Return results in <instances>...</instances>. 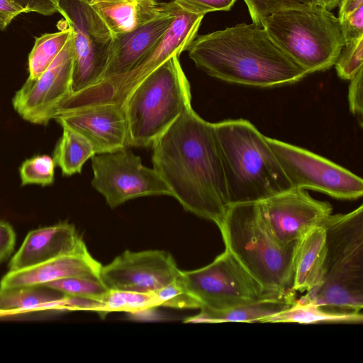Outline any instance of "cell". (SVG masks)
<instances>
[{
	"mask_svg": "<svg viewBox=\"0 0 363 363\" xmlns=\"http://www.w3.org/2000/svg\"><path fill=\"white\" fill-rule=\"evenodd\" d=\"M153 168L183 208L216 223L230 206L214 123L188 106L152 145Z\"/></svg>",
	"mask_w": 363,
	"mask_h": 363,
	"instance_id": "cell-1",
	"label": "cell"
},
{
	"mask_svg": "<svg viewBox=\"0 0 363 363\" xmlns=\"http://www.w3.org/2000/svg\"><path fill=\"white\" fill-rule=\"evenodd\" d=\"M186 51L198 68L230 83L272 87L296 83L307 75L263 26L255 23L196 35Z\"/></svg>",
	"mask_w": 363,
	"mask_h": 363,
	"instance_id": "cell-2",
	"label": "cell"
},
{
	"mask_svg": "<svg viewBox=\"0 0 363 363\" xmlns=\"http://www.w3.org/2000/svg\"><path fill=\"white\" fill-rule=\"evenodd\" d=\"M230 204L259 202L292 188L263 135L250 121L214 123Z\"/></svg>",
	"mask_w": 363,
	"mask_h": 363,
	"instance_id": "cell-3",
	"label": "cell"
},
{
	"mask_svg": "<svg viewBox=\"0 0 363 363\" xmlns=\"http://www.w3.org/2000/svg\"><path fill=\"white\" fill-rule=\"evenodd\" d=\"M326 254L319 284L301 297L327 310L361 312L363 306V206L330 215L322 224Z\"/></svg>",
	"mask_w": 363,
	"mask_h": 363,
	"instance_id": "cell-4",
	"label": "cell"
},
{
	"mask_svg": "<svg viewBox=\"0 0 363 363\" xmlns=\"http://www.w3.org/2000/svg\"><path fill=\"white\" fill-rule=\"evenodd\" d=\"M220 229L225 250L267 291H293L294 259L296 242L279 243L268 230L258 202L230 205Z\"/></svg>",
	"mask_w": 363,
	"mask_h": 363,
	"instance_id": "cell-5",
	"label": "cell"
},
{
	"mask_svg": "<svg viewBox=\"0 0 363 363\" xmlns=\"http://www.w3.org/2000/svg\"><path fill=\"white\" fill-rule=\"evenodd\" d=\"M179 57L174 55L163 62L125 98L128 146H152L191 105L190 85Z\"/></svg>",
	"mask_w": 363,
	"mask_h": 363,
	"instance_id": "cell-6",
	"label": "cell"
},
{
	"mask_svg": "<svg viewBox=\"0 0 363 363\" xmlns=\"http://www.w3.org/2000/svg\"><path fill=\"white\" fill-rule=\"evenodd\" d=\"M262 26L307 74L332 67L345 44L337 17L318 4L276 12Z\"/></svg>",
	"mask_w": 363,
	"mask_h": 363,
	"instance_id": "cell-7",
	"label": "cell"
},
{
	"mask_svg": "<svg viewBox=\"0 0 363 363\" xmlns=\"http://www.w3.org/2000/svg\"><path fill=\"white\" fill-rule=\"evenodd\" d=\"M170 3L174 15L171 26L132 69L72 93L62 101V110L70 111L107 103L123 104L130 91L147 75L171 57L186 50L196 36L204 16L189 12L173 1Z\"/></svg>",
	"mask_w": 363,
	"mask_h": 363,
	"instance_id": "cell-8",
	"label": "cell"
},
{
	"mask_svg": "<svg viewBox=\"0 0 363 363\" xmlns=\"http://www.w3.org/2000/svg\"><path fill=\"white\" fill-rule=\"evenodd\" d=\"M182 281L186 291L200 303V308L215 311L286 294L265 290L227 250L208 265L182 271Z\"/></svg>",
	"mask_w": 363,
	"mask_h": 363,
	"instance_id": "cell-9",
	"label": "cell"
},
{
	"mask_svg": "<svg viewBox=\"0 0 363 363\" xmlns=\"http://www.w3.org/2000/svg\"><path fill=\"white\" fill-rule=\"evenodd\" d=\"M58 12L73 37L72 93L101 80L111 56L113 36L87 0H57Z\"/></svg>",
	"mask_w": 363,
	"mask_h": 363,
	"instance_id": "cell-10",
	"label": "cell"
},
{
	"mask_svg": "<svg viewBox=\"0 0 363 363\" xmlns=\"http://www.w3.org/2000/svg\"><path fill=\"white\" fill-rule=\"evenodd\" d=\"M292 188L311 189L338 199L362 196L361 177L304 148L266 137Z\"/></svg>",
	"mask_w": 363,
	"mask_h": 363,
	"instance_id": "cell-11",
	"label": "cell"
},
{
	"mask_svg": "<svg viewBox=\"0 0 363 363\" xmlns=\"http://www.w3.org/2000/svg\"><path fill=\"white\" fill-rule=\"evenodd\" d=\"M92 159V186L111 208L140 196L168 195L169 186L154 169L143 165L140 156L127 147L96 154Z\"/></svg>",
	"mask_w": 363,
	"mask_h": 363,
	"instance_id": "cell-12",
	"label": "cell"
},
{
	"mask_svg": "<svg viewBox=\"0 0 363 363\" xmlns=\"http://www.w3.org/2000/svg\"><path fill=\"white\" fill-rule=\"evenodd\" d=\"M74 60L72 33L50 66L38 77L28 79L16 93L12 104L26 121L47 125L59 104L72 93Z\"/></svg>",
	"mask_w": 363,
	"mask_h": 363,
	"instance_id": "cell-13",
	"label": "cell"
},
{
	"mask_svg": "<svg viewBox=\"0 0 363 363\" xmlns=\"http://www.w3.org/2000/svg\"><path fill=\"white\" fill-rule=\"evenodd\" d=\"M181 274L174 258L166 251L125 250L101 266L99 278L108 290L155 293Z\"/></svg>",
	"mask_w": 363,
	"mask_h": 363,
	"instance_id": "cell-14",
	"label": "cell"
},
{
	"mask_svg": "<svg viewBox=\"0 0 363 363\" xmlns=\"http://www.w3.org/2000/svg\"><path fill=\"white\" fill-rule=\"evenodd\" d=\"M262 217L272 236L282 245L296 242L320 225L333 212L331 204L291 188L258 202Z\"/></svg>",
	"mask_w": 363,
	"mask_h": 363,
	"instance_id": "cell-15",
	"label": "cell"
},
{
	"mask_svg": "<svg viewBox=\"0 0 363 363\" xmlns=\"http://www.w3.org/2000/svg\"><path fill=\"white\" fill-rule=\"evenodd\" d=\"M55 119L86 137L96 154L128 147V122L123 104L89 106L58 114Z\"/></svg>",
	"mask_w": 363,
	"mask_h": 363,
	"instance_id": "cell-16",
	"label": "cell"
},
{
	"mask_svg": "<svg viewBox=\"0 0 363 363\" xmlns=\"http://www.w3.org/2000/svg\"><path fill=\"white\" fill-rule=\"evenodd\" d=\"M87 249L75 227L67 223L30 231L9 262V271L39 264L55 257Z\"/></svg>",
	"mask_w": 363,
	"mask_h": 363,
	"instance_id": "cell-17",
	"label": "cell"
},
{
	"mask_svg": "<svg viewBox=\"0 0 363 363\" xmlns=\"http://www.w3.org/2000/svg\"><path fill=\"white\" fill-rule=\"evenodd\" d=\"M168 6L169 13L130 31L113 35L111 56L101 80L127 73L154 46L174 21V15L170 1L168 2Z\"/></svg>",
	"mask_w": 363,
	"mask_h": 363,
	"instance_id": "cell-18",
	"label": "cell"
},
{
	"mask_svg": "<svg viewBox=\"0 0 363 363\" xmlns=\"http://www.w3.org/2000/svg\"><path fill=\"white\" fill-rule=\"evenodd\" d=\"M101 266L86 249L55 257L29 268L9 271L1 279L0 287L45 285L53 281L72 277L99 278Z\"/></svg>",
	"mask_w": 363,
	"mask_h": 363,
	"instance_id": "cell-19",
	"label": "cell"
},
{
	"mask_svg": "<svg viewBox=\"0 0 363 363\" xmlns=\"http://www.w3.org/2000/svg\"><path fill=\"white\" fill-rule=\"evenodd\" d=\"M113 35L130 31L169 12L158 0H87Z\"/></svg>",
	"mask_w": 363,
	"mask_h": 363,
	"instance_id": "cell-20",
	"label": "cell"
},
{
	"mask_svg": "<svg viewBox=\"0 0 363 363\" xmlns=\"http://www.w3.org/2000/svg\"><path fill=\"white\" fill-rule=\"evenodd\" d=\"M325 254L326 234L322 225L311 229L296 242L293 291L308 292L319 284Z\"/></svg>",
	"mask_w": 363,
	"mask_h": 363,
	"instance_id": "cell-21",
	"label": "cell"
},
{
	"mask_svg": "<svg viewBox=\"0 0 363 363\" xmlns=\"http://www.w3.org/2000/svg\"><path fill=\"white\" fill-rule=\"evenodd\" d=\"M296 291L264 298L220 311L201 308V311L186 318V323H218L226 322L261 323L264 319L278 313L291 306L296 298Z\"/></svg>",
	"mask_w": 363,
	"mask_h": 363,
	"instance_id": "cell-22",
	"label": "cell"
},
{
	"mask_svg": "<svg viewBox=\"0 0 363 363\" xmlns=\"http://www.w3.org/2000/svg\"><path fill=\"white\" fill-rule=\"evenodd\" d=\"M65 294L45 285L0 287V315L44 311Z\"/></svg>",
	"mask_w": 363,
	"mask_h": 363,
	"instance_id": "cell-23",
	"label": "cell"
},
{
	"mask_svg": "<svg viewBox=\"0 0 363 363\" xmlns=\"http://www.w3.org/2000/svg\"><path fill=\"white\" fill-rule=\"evenodd\" d=\"M60 125L63 132L55 146L53 160L63 175L71 176L80 173L84 164L96 152L82 134L65 123Z\"/></svg>",
	"mask_w": 363,
	"mask_h": 363,
	"instance_id": "cell-24",
	"label": "cell"
},
{
	"mask_svg": "<svg viewBox=\"0 0 363 363\" xmlns=\"http://www.w3.org/2000/svg\"><path fill=\"white\" fill-rule=\"evenodd\" d=\"M361 312L339 313L331 311L311 302L296 299L288 308L271 315L261 323H296L301 324L323 323H361Z\"/></svg>",
	"mask_w": 363,
	"mask_h": 363,
	"instance_id": "cell-25",
	"label": "cell"
},
{
	"mask_svg": "<svg viewBox=\"0 0 363 363\" xmlns=\"http://www.w3.org/2000/svg\"><path fill=\"white\" fill-rule=\"evenodd\" d=\"M72 34L68 27L59 32L36 38L28 56V79L38 78L53 62Z\"/></svg>",
	"mask_w": 363,
	"mask_h": 363,
	"instance_id": "cell-26",
	"label": "cell"
},
{
	"mask_svg": "<svg viewBox=\"0 0 363 363\" xmlns=\"http://www.w3.org/2000/svg\"><path fill=\"white\" fill-rule=\"evenodd\" d=\"M100 301V314L110 312L135 313L160 306L155 293H140L124 290H108Z\"/></svg>",
	"mask_w": 363,
	"mask_h": 363,
	"instance_id": "cell-27",
	"label": "cell"
},
{
	"mask_svg": "<svg viewBox=\"0 0 363 363\" xmlns=\"http://www.w3.org/2000/svg\"><path fill=\"white\" fill-rule=\"evenodd\" d=\"M45 286L65 295L86 298L98 301H100L108 291L100 278L91 277H68L51 281Z\"/></svg>",
	"mask_w": 363,
	"mask_h": 363,
	"instance_id": "cell-28",
	"label": "cell"
},
{
	"mask_svg": "<svg viewBox=\"0 0 363 363\" xmlns=\"http://www.w3.org/2000/svg\"><path fill=\"white\" fill-rule=\"evenodd\" d=\"M55 162L49 155H36L25 160L19 168L22 185H51L54 182Z\"/></svg>",
	"mask_w": 363,
	"mask_h": 363,
	"instance_id": "cell-29",
	"label": "cell"
},
{
	"mask_svg": "<svg viewBox=\"0 0 363 363\" xmlns=\"http://www.w3.org/2000/svg\"><path fill=\"white\" fill-rule=\"evenodd\" d=\"M362 64L363 35L345 42L334 65L340 78L350 80L363 68Z\"/></svg>",
	"mask_w": 363,
	"mask_h": 363,
	"instance_id": "cell-30",
	"label": "cell"
},
{
	"mask_svg": "<svg viewBox=\"0 0 363 363\" xmlns=\"http://www.w3.org/2000/svg\"><path fill=\"white\" fill-rule=\"evenodd\" d=\"M337 7L345 42L363 35V0H340Z\"/></svg>",
	"mask_w": 363,
	"mask_h": 363,
	"instance_id": "cell-31",
	"label": "cell"
},
{
	"mask_svg": "<svg viewBox=\"0 0 363 363\" xmlns=\"http://www.w3.org/2000/svg\"><path fill=\"white\" fill-rule=\"evenodd\" d=\"M252 23L262 26L270 15L289 9L303 8L317 4L315 0H244Z\"/></svg>",
	"mask_w": 363,
	"mask_h": 363,
	"instance_id": "cell-32",
	"label": "cell"
},
{
	"mask_svg": "<svg viewBox=\"0 0 363 363\" xmlns=\"http://www.w3.org/2000/svg\"><path fill=\"white\" fill-rule=\"evenodd\" d=\"M155 294L160 306L177 308H200L201 306L185 289L182 274L178 279L161 288Z\"/></svg>",
	"mask_w": 363,
	"mask_h": 363,
	"instance_id": "cell-33",
	"label": "cell"
},
{
	"mask_svg": "<svg viewBox=\"0 0 363 363\" xmlns=\"http://www.w3.org/2000/svg\"><path fill=\"white\" fill-rule=\"evenodd\" d=\"M182 9L194 13H206L219 11H229L237 0H172Z\"/></svg>",
	"mask_w": 363,
	"mask_h": 363,
	"instance_id": "cell-34",
	"label": "cell"
},
{
	"mask_svg": "<svg viewBox=\"0 0 363 363\" xmlns=\"http://www.w3.org/2000/svg\"><path fill=\"white\" fill-rule=\"evenodd\" d=\"M363 68L350 79L348 90V102L351 113L357 118L360 126L363 120Z\"/></svg>",
	"mask_w": 363,
	"mask_h": 363,
	"instance_id": "cell-35",
	"label": "cell"
},
{
	"mask_svg": "<svg viewBox=\"0 0 363 363\" xmlns=\"http://www.w3.org/2000/svg\"><path fill=\"white\" fill-rule=\"evenodd\" d=\"M21 6L26 13L35 12L51 16L58 12L57 0H11Z\"/></svg>",
	"mask_w": 363,
	"mask_h": 363,
	"instance_id": "cell-36",
	"label": "cell"
},
{
	"mask_svg": "<svg viewBox=\"0 0 363 363\" xmlns=\"http://www.w3.org/2000/svg\"><path fill=\"white\" fill-rule=\"evenodd\" d=\"M16 242V233L12 226L0 220V262L12 253Z\"/></svg>",
	"mask_w": 363,
	"mask_h": 363,
	"instance_id": "cell-37",
	"label": "cell"
},
{
	"mask_svg": "<svg viewBox=\"0 0 363 363\" xmlns=\"http://www.w3.org/2000/svg\"><path fill=\"white\" fill-rule=\"evenodd\" d=\"M25 11L11 0H0V30L6 28L13 19Z\"/></svg>",
	"mask_w": 363,
	"mask_h": 363,
	"instance_id": "cell-38",
	"label": "cell"
},
{
	"mask_svg": "<svg viewBox=\"0 0 363 363\" xmlns=\"http://www.w3.org/2000/svg\"><path fill=\"white\" fill-rule=\"evenodd\" d=\"M340 1V0H315L317 4L323 6L330 11L338 6Z\"/></svg>",
	"mask_w": 363,
	"mask_h": 363,
	"instance_id": "cell-39",
	"label": "cell"
}]
</instances>
